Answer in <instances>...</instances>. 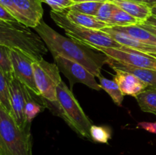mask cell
I'll use <instances>...</instances> for the list:
<instances>
[{"instance_id":"obj_34","label":"cell","mask_w":156,"mask_h":155,"mask_svg":"<svg viewBox=\"0 0 156 155\" xmlns=\"http://www.w3.org/2000/svg\"><path fill=\"white\" fill-rule=\"evenodd\" d=\"M74 3L83 2H105L108 0H73Z\"/></svg>"},{"instance_id":"obj_26","label":"cell","mask_w":156,"mask_h":155,"mask_svg":"<svg viewBox=\"0 0 156 155\" xmlns=\"http://www.w3.org/2000/svg\"><path fill=\"white\" fill-rule=\"evenodd\" d=\"M43 106L41 103L34 100V97H30L27 100L25 106V115L27 121L31 123V121L42 111Z\"/></svg>"},{"instance_id":"obj_24","label":"cell","mask_w":156,"mask_h":155,"mask_svg":"<svg viewBox=\"0 0 156 155\" xmlns=\"http://www.w3.org/2000/svg\"><path fill=\"white\" fill-rule=\"evenodd\" d=\"M90 135L92 141L95 142L108 144L111 138V132L108 127L92 125L90 129Z\"/></svg>"},{"instance_id":"obj_31","label":"cell","mask_w":156,"mask_h":155,"mask_svg":"<svg viewBox=\"0 0 156 155\" xmlns=\"http://www.w3.org/2000/svg\"><path fill=\"white\" fill-rule=\"evenodd\" d=\"M128 1L135 2L146 5L149 6L150 8L153 7L154 5H156V0H128Z\"/></svg>"},{"instance_id":"obj_30","label":"cell","mask_w":156,"mask_h":155,"mask_svg":"<svg viewBox=\"0 0 156 155\" xmlns=\"http://www.w3.org/2000/svg\"><path fill=\"white\" fill-rule=\"evenodd\" d=\"M138 129H143L151 133L156 134V122H141L137 125Z\"/></svg>"},{"instance_id":"obj_15","label":"cell","mask_w":156,"mask_h":155,"mask_svg":"<svg viewBox=\"0 0 156 155\" xmlns=\"http://www.w3.org/2000/svg\"><path fill=\"white\" fill-rule=\"evenodd\" d=\"M128 14L137 18L140 23L145 22L152 15L151 8L146 5L128 0H108Z\"/></svg>"},{"instance_id":"obj_1","label":"cell","mask_w":156,"mask_h":155,"mask_svg":"<svg viewBox=\"0 0 156 155\" xmlns=\"http://www.w3.org/2000/svg\"><path fill=\"white\" fill-rule=\"evenodd\" d=\"M34 30L53 56L59 55L81 64L95 77L101 75V68L108 63L109 58L105 53H97L91 47L62 36L43 20Z\"/></svg>"},{"instance_id":"obj_18","label":"cell","mask_w":156,"mask_h":155,"mask_svg":"<svg viewBox=\"0 0 156 155\" xmlns=\"http://www.w3.org/2000/svg\"><path fill=\"white\" fill-rule=\"evenodd\" d=\"M136 99L143 112L156 115V87H148L143 92L136 96Z\"/></svg>"},{"instance_id":"obj_14","label":"cell","mask_w":156,"mask_h":155,"mask_svg":"<svg viewBox=\"0 0 156 155\" xmlns=\"http://www.w3.org/2000/svg\"><path fill=\"white\" fill-rule=\"evenodd\" d=\"M108 65L114 70H120L133 74L139 79L146 83L149 87H156V70L139 68L123 64L114 59L108 57Z\"/></svg>"},{"instance_id":"obj_23","label":"cell","mask_w":156,"mask_h":155,"mask_svg":"<svg viewBox=\"0 0 156 155\" xmlns=\"http://www.w3.org/2000/svg\"><path fill=\"white\" fill-rule=\"evenodd\" d=\"M103 2H83L74 3L70 6L67 10L75 11L82 14L95 16L98 10Z\"/></svg>"},{"instance_id":"obj_6","label":"cell","mask_w":156,"mask_h":155,"mask_svg":"<svg viewBox=\"0 0 156 155\" xmlns=\"http://www.w3.org/2000/svg\"><path fill=\"white\" fill-rule=\"evenodd\" d=\"M33 70L35 83L41 97L53 104L57 103L56 88L62 81L57 65L42 59L33 62Z\"/></svg>"},{"instance_id":"obj_27","label":"cell","mask_w":156,"mask_h":155,"mask_svg":"<svg viewBox=\"0 0 156 155\" xmlns=\"http://www.w3.org/2000/svg\"><path fill=\"white\" fill-rule=\"evenodd\" d=\"M42 2L48 5L52 10L56 12H62L66 11L70 6L74 4L73 0H41Z\"/></svg>"},{"instance_id":"obj_9","label":"cell","mask_w":156,"mask_h":155,"mask_svg":"<svg viewBox=\"0 0 156 155\" xmlns=\"http://www.w3.org/2000/svg\"><path fill=\"white\" fill-rule=\"evenodd\" d=\"M12 115L18 126L21 129L27 127L30 122L27 121L25 115V106L27 100L34 94L15 76L9 81Z\"/></svg>"},{"instance_id":"obj_25","label":"cell","mask_w":156,"mask_h":155,"mask_svg":"<svg viewBox=\"0 0 156 155\" xmlns=\"http://www.w3.org/2000/svg\"><path fill=\"white\" fill-rule=\"evenodd\" d=\"M116 8H117V5L113 4L111 2H105L102 3L101 5L100 6L99 9L98 10L95 17L98 19L106 23L108 25V22L111 20L113 12L115 10Z\"/></svg>"},{"instance_id":"obj_7","label":"cell","mask_w":156,"mask_h":155,"mask_svg":"<svg viewBox=\"0 0 156 155\" xmlns=\"http://www.w3.org/2000/svg\"><path fill=\"white\" fill-rule=\"evenodd\" d=\"M91 47L93 50L105 53L108 57L115 59L123 64L139 67V68L156 70V57L152 55L136 51L124 46H123L120 50L108 48V47Z\"/></svg>"},{"instance_id":"obj_28","label":"cell","mask_w":156,"mask_h":155,"mask_svg":"<svg viewBox=\"0 0 156 155\" xmlns=\"http://www.w3.org/2000/svg\"><path fill=\"white\" fill-rule=\"evenodd\" d=\"M0 21L9 24H20L18 20L1 4H0Z\"/></svg>"},{"instance_id":"obj_10","label":"cell","mask_w":156,"mask_h":155,"mask_svg":"<svg viewBox=\"0 0 156 155\" xmlns=\"http://www.w3.org/2000/svg\"><path fill=\"white\" fill-rule=\"evenodd\" d=\"M10 56L14 76L35 95L41 97L34 80L33 70L34 60L23 52L15 49H10Z\"/></svg>"},{"instance_id":"obj_8","label":"cell","mask_w":156,"mask_h":155,"mask_svg":"<svg viewBox=\"0 0 156 155\" xmlns=\"http://www.w3.org/2000/svg\"><path fill=\"white\" fill-rule=\"evenodd\" d=\"M53 57L59 71L69 81L71 89L76 83H82L95 91L101 90L100 84L96 81L95 76L83 65L59 55H54Z\"/></svg>"},{"instance_id":"obj_12","label":"cell","mask_w":156,"mask_h":155,"mask_svg":"<svg viewBox=\"0 0 156 155\" xmlns=\"http://www.w3.org/2000/svg\"><path fill=\"white\" fill-rule=\"evenodd\" d=\"M116 74L113 80L120 88L123 95L136 97L148 88V85L133 74L120 70H114Z\"/></svg>"},{"instance_id":"obj_17","label":"cell","mask_w":156,"mask_h":155,"mask_svg":"<svg viewBox=\"0 0 156 155\" xmlns=\"http://www.w3.org/2000/svg\"><path fill=\"white\" fill-rule=\"evenodd\" d=\"M117 31L122 32L131 37L148 45L156 46V36L139 24L126 27H111Z\"/></svg>"},{"instance_id":"obj_32","label":"cell","mask_w":156,"mask_h":155,"mask_svg":"<svg viewBox=\"0 0 156 155\" xmlns=\"http://www.w3.org/2000/svg\"><path fill=\"white\" fill-rule=\"evenodd\" d=\"M143 23L146 24V25L150 26V27H154V28H156V17L154 16V15H151L145 22Z\"/></svg>"},{"instance_id":"obj_36","label":"cell","mask_w":156,"mask_h":155,"mask_svg":"<svg viewBox=\"0 0 156 155\" xmlns=\"http://www.w3.org/2000/svg\"><path fill=\"white\" fill-rule=\"evenodd\" d=\"M0 24H5V22H3V21H0Z\"/></svg>"},{"instance_id":"obj_13","label":"cell","mask_w":156,"mask_h":155,"mask_svg":"<svg viewBox=\"0 0 156 155\" xmlns=\"http://www.w3.org/2000/svg\"><path fill=\"white\" fill-rule=\"evenodd\" d=\"M101 30L108 33L113 40L117 41L118 43L121 44L122 46L129 47V48L133 49V50L142 52V53H146V54H156V46L143 43L131 37V36L126 34V33L114 30L111 27H107L105 28L102 29Z\"/></svg>"},{"instance_id":"obj_2","label":"cell","mask_w":156,"mask_h":155,"mask_svg":"<svg viewBox=\"0 0 156 155\" xmlns=\"http://www.w3.org/2000/svg\"><path fill=\"white\" fill-rule=\"evenodd\" d=\"M0 45L20 50L34 61L48 52L41 36L21 24H0Z\"/></svg>"},{"instance_id":"obj_11","label":"cell","mask_w":156,"mask_h":155,"mask_svg":"<svg viewBox=\"0 0 156 155\" xmlns=\"http://www.w3.org/2000/svg\"><path fill=\"white\" fill-rule=\"evenodd\" d=\"M18 21L27 27L35 28L43 20L41 0H13Z\"/></svg>"},{"instance_id":"obj_20","label":"cell","mask_w":156,"mask_h":155,"mask_svg":"<svg viewBox=\"0 0 156 155\" xmlns=\"http://www.w3.org/2000/svg\"><path fill=\"white\" fill-rule=\"evenodd\" d=\"M98 78L100 81V85L101 87V89L105 90L109 94L116 105L121 106L124 95L121 92L115 81L106 78L101 74L99 76Z\"/></svg>"},{"instance_id":"obj_22","label":"cell","mask_w":156,"mask_h":155,"mask_svg":"<svg viewBox=\"0 0 156 155\" xmlns=\"http://www.w3.org/2000/svg\"><path fill=\"white\" fill-rule=\"evenodd\" d=\"M0 70L9 79L14 76L10 56V48L1 45H0Z\"/></svg>"},{"instance_id":"obj_21","label":"cell","mask_w":156,"mask_h":155,"mask_svg":"<svg viewBox=\"0 0 156 155\" xmlns=\"http://www.w3.org/2000/svg\"><path fill=\"white\" fill-rule=\"evenodd\" d=\"M9 81L10 79L0 70V104L12 115Z\"/></svg>"},{"instance_id":"obj_29","label":"cell","mask_w":156,"mask_h":155,"mask_svg":"<svg viewBox=\"0 0 156 155\" xmlns=\"http://www.w3.org/2000/svg\"><path fill=\"white\" fill-rule=\"evenodd\" d=\"M0 4L4 6L15 18L18 21V15L15 9V4H14L13 0H0ZM19 22V21H18Z\"/></svg>"},{"instance_id":"obj_35","label":"cell","mask_w":156,"mask_h":155,"mask_svg":"<svg viewBox=\"0 0 156 155\" xmlns=\"http://www.w3.org/2000/svg\"><path fill=\"white\" fill-rule=\"evenodd\" d=\"M151 11H152V15H154V16L156 17V5H154L153 7L151 8Z\"/></svg>"},{"instance_id":"obj_37","label":"cell","mask_w":156,"mask_h":155,"mask_svg":"<svg viewBox=\"0 0 156 155\" xmlns=\"http://www.w3.org/2000/svg\"><path fill=\"white\" fill-rule=\"evenodd\" d=\"M152 56H155V57H156V54H155V55H152Z\"/></svg>"},{"instance_id":"obj_4","label":"cell","mask_w":156,"mask_h":155,"mask_svg":"<svg viewBox=\"0 0 156 155\" xmlns=\"http://www.w3.org/2000/svg\"><path fill=\"white\" fill-rule=\"evenodd\" d=\"M56 108L60 116L79 135L91 139L90 129L92 122L82 109L71 90L62 81L56 88Z\"/></svg>"},{"instance_id":"obj_19","label":"cell","mask_w":156,"mask_h":155,"mask_svg":"<svg viewBox=\"0 0 156 155\" xmlns=\"http://www.w3.org/2000/svg\"><path fill=\"white\" fill-rule=\"evenodd\" d=\"M140 23V21L137 18H134L117 6L108 22V27H126L136 25Z\"/></svg>"},{"instance_id":"obj_33","label":"cell","mask_w":156,"mask_h":155,"mask_svg":"<svg viewBox=\"0 0 156 155\" xmlns=\"http://www.w3.org/2000/svg\"><path fill=\"white\" fill-rule=\"evenodd\" d=\"M139 25L141 26V27H144L145 29H146V30H149V32H151V33H153L154 35H155L156 36V28H154V27H150V26L146 25V24H143V23H140V24H139Z\"/></svg>"},{"instance_id":"obj_5","label":"cell","mask_w":156,"mask_h":155,"mask_svg":"<svg viewBox=\"0 0 156 155\" xmlns=\"http://www.w3.org/2000/svg\"><path fill=\"white\" fill-rule=\"evenodd\" d=\"M50 15L56 25L62 28L69 37L79 41L87 46L108 47L118 50L123 46L101 30L87 28L72 22L66 17V11L56 12L51 10Z\"/></svg>"},{"instance_id":"obj_3","label":"cell","mask_w":156,"mask_h":155,"mask_svg":"<svg viewBox=\"0 0 156 155\" xmlns=\"http://www.w3.org/2000/svg\"><path fill=\"white\" fill-rule=\"evenodd\" d=\"M0 155H32L30 125L21 129L0 104Z\"/></svg>"},{"instance_id":"obj_16","label":"cell","mask_w":156,"mask_h":155,"mask_svg":"<svg viewBox=\"0 0 156 155\" xmlns=\"http://www.w3.org/2000/svg\"><path fill=\"white\" fill-rule=\"evenodd\" d=\"M66 15L68 19L73 22L74 24L80 25L82 27H87L94 30H102L105 27H108L106 23L98 19L95 16L93 15L82 14L80 12H75V11L66 10Z\"/></svg>"}]
</instances>
